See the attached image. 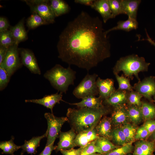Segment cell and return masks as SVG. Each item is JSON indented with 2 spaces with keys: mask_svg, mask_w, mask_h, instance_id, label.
<instances>
[{
  "mask_svg": "<svg viewBox=\"0 0 155 155\" xmlns=\"http://www.w3.org/2000/svg\"><path fill=\"white\" fill-rule=\"evenodd\" d=\"M98 17L82 11L59 35L58 57L88 71L111 56V44Z\"/></svg>",
  "mask_w": 155,
  "mask_h": 155,
  "instance_id": "cell-1",
  "label": "cell"
},
{
  "mask_svg": "<svg viewBox=\"0 0 155 155\" xmlns=\"http://www.w3.org/2000/svg\"><path fill=\"white\" fill-rule=\"evenodd\" d=\"M109 110L104 106L98 108H69L66 117L71 129L77 134L95 128Z\"/></svg>",
  "mask_w": 155,
  "mask_h": 155,
  "instance_id": "cell-2",
  "label": "cell"
},
{
  "mask_svg": "<svg viewBox=\"0 0 155 155\" xmlns=\"http://www.w3.org/2000/svg\"><path fill=\"white\" fill-rule=\"evenodd\" d=\"M19 50L22 65L28 68L31 73L40 75L41 71L33 53L27 49L21 48H19Z\"/></svg>",
  "mask_w": 155,
  "mask_h": 155,
  "instance_id": "cell-10",
  "label": "cell"
},
{
  "mask_svg": "<svg viewBox=\"0 0 155 155\" xmlns=\"http://www.w3.org/2000/svg\"><path fill=\"white\" fill-rule=\"evenodd\" d=\"M111 119L112 125L115 127H119L128 123L129 120L127 107L125 104L114 107Z\"/></svg>",
  "mask_w": 155,
  "mask_h": 155,
  "instance_id": "cell-12",
  "label": "cell"
},
{
  "mask_svg": "<svg viewBox=\"0 0 155 155\" xmlns=\"http://www.w3.org/2000/svg\"><path fill=\"white\" fill-rule=\"evenodd\" d=\"M24 19L23 18L16 25L10 26V31L15 41L18 44L26 40L28 38L27 32L24 25Z\"/></svg>",
  "mask_w": 155,
  "mask_h": 155,
  "instance_id": "cell-18",
  "label": "cell"
},
{
  "mask_svg": "<svg viewBox=\"0 0 155 155\" xmlns=\"http://www.w3.org/2000/svg\"><path fill=\"white\" fill-rule=\"evenodd\" d=\"M142 97V95L135 91H128L127 102L129 106L141 107L142 104L141 99Z\"/></svg>",
  "mask_w": 155,
  "mask_h": 155,
  "instance_id": "cell-36",
  "label": "cell"
},
{
  "mask_svg": "<svg viewBox=\"0 0 155 155\" xmlns=\"http://www.w3.org/2000/svg\"><path fill=\"white\" fill-rule=\"evenodd\" d=\"M110 9L113 18L120 14H124L121 0H108Z\"/></svg>",
  "mask_w": 155,
  "mask_h": 155,
  "instance_id": "cell-37",
  "label": "cell"
},
{
  "mask_svg": "<svg viewBox=\"0 0 155 155\" xmlns=\"http://www.w3.org/2000/svg\"><path fill=\"white\" fill-rule=\"evenodd\" d=\"M99 137L95 128L91 130L77 134L74 140L75 144L76 147H84L90 142L96 140Z\"/></svg>",
  "mask_w": 155,
  "mask_h": 155,
  "instance_id": "cell-17",
  "label": "cell"
},
{
  "mask_svg": "<svg viewBox=\"0 0 155 155\" xmlns=\"http://www.w3.org/2000/svg\"><path fill=\"white\" fill-rule=\"evenodd\" d=\"M26 24L29 29H34L39 26L47 24L40 16L35 13H32L28 18Z\"/></svg>",
  "mask_w": 155,
  "mask_h": 155,
  "instance_id": "cell-32",
  "label": "cell"
},
{
  "mask_svg": "<svg viewBox=\"0 0 155 155\" xmlns=\"http://www.w3.org/2000/svg\"><path fill=\"white\" fill-rule=\"evenodd\" d=\"M125 136L128 142L134 141L137 129L133 125L128 123L120 127Z\"/></svg>",
  "mask_w": 155,
  "mask_h": 155,
  "instance_id": "cell-33",
  "label": "cell"
},
{
  "mask_svg": "<svg viewBox=\"0 0 155 155\" xmlns=\"http://www.w3.org/2000/svg\"><path fill=\"white\" fill-rule=\"evenodd\" d=\"M96 84L99 90V97L104 100L107 99L116 90L113 79H102L98 77Z\"/></svg>",
  "mask_w": 155,
  "mask_h": 155,
  "instance_id": "cell-13",
  "label": "cell"
},
{
  "mask_svg": "<svg viewBox=\"0 0 155 155\" xmlns=\"http://www.w3.org/2000/svg\"><path fill=\"white\" fill-rule=\"evenodd\" d=\"M15 41L9 30L0 32V46L8 48L15 44Z\"/></svg>",
  "mask_w": 155,
  "mask_h": 155,
  "instance_id": "cell-34",
  "label": "cell"
},
{
  "mask_svg": "<svg viewBox=\"0 0 155 155\" xmlns=\"http://www.w3.org/2000/svg\"><path fill=\"white\" fill-rule=\"evenodd\" d=\"M29 7L32 13H36L40 16L47 24L55 22L56 17L50 6L49 0H24Z\"/></svg>",
  "mask_w": 155,
  "mask_h": 155,
  "instance_id": "cell-7",
  "label": "cell"
},
{
  "mask_svg": "<svg viewBox=\"0 0 155 155\" xmlns=\"http://www.w3.org/2000/svg\"><path fill=\"white\" fill-rule=\"evenodd\" d=\"M96 145L99 149L102 154L108 153L118 147L108 138L99 137L95 140Z\"/></svg>",
  "mask_w": 155,
  "mask_h": 155,
  "instance_id": "cell-27",
  "label": "cell"
},
{
  "mask_svg": "<svg viewBox=\"0 0 155 155\" xmlns=\"http://www.w3.org/2000/svg\"><path fill=\"white\" fill-rule=\"evenodd\" d=\"M127 110L129 120L134 125L139 124L143 119L141 107L131 105Z\"/></svg>",
  "mask_w": 155,
  "mask_h": 155,
  "instance_id": "cell-26",
  "label": "cell"
},
{
  "mask_svg": "<svg viewBox=\"0 0 155 155\" xmlns=\"http://www.w3.org/2000/svg\"><path fill=\"white\" fill-rule=\"evenodd\" d=\"M135 91L150 101L155 97V77L150 76L145 78L135 84L133 86Z\"/></svg>",
  "mask_w": 155,
  "mask_h": 155,
  "instance_id": "cell-9",
  "label": "cell"
},
{
  "mask_svg": "<svg viewBox=\"0 0 155 155\" xmlns=\"http://www.w3.org/2000/svg\"><path fill=\"white\" fill-rule=\"evenodd\" d=\"M11 77L3 68L0 67V90H4L7 85Z\"/></svg>",
  "mask_w": 155,
  "mask_h": 155,
  "instance_id": "cell-39",
  "label": "cell"
},
{
  "mask_svg": "<svg viewBox=\"0 0 155 155\" xmlns=\"http://www.w3.org/2000/svg\"><path fill=\"white\" fill-rule=\"evenodd\" d=\"M44 117L47 123L48 128L47 142L46 146L50 145L55 142L56 138L59 136L62 126L68 119L66 117H57L53 113H46Z\"/></svg>",
  "mask_w": 155,
  "mask_h": 155,
  "instance_id": "cell-8",
  "label": "cell"
},
{
  "mask_svg": "<svg viewBox=\"0 0 155 155\" xmlns=\"http://www.w3.org/2000/svg\"><path fill=\"white\" fill-rule=\"evenodd\" d=\"M125 155H131V154H130V153H129V154H127Z\"/></svg>",
  "mask_w": 155,
  "mask_h": 155,
  "instance_id": "cell-51",
  "label": "cell"
},
{
  "mask_svg": "<svg viewBox=\"0 0 155 155\" xmlns=\"http://www.w3.org/2000/svg\"><path fill=\"white\" fill-rule=\"evenodd\" d=\"M95 153L102 154L99 149L96 145L95 140L84 146L80 155H90Z\"/></svg>",
  "mask_w": 155,
  "mask_h": 155,
  "instance_id": "cell-38",
  "label": "cell"
},
{
  "mask_svg": "<svg viewBox=\"0 0 155 155\" xmlns=\"http://www.w3.org/2000/svg\"><path fill=\"white\" fill-rule=\"evenodd\" d=\"M112 125L111 118L105 117L101 119L95 128L98 135L111 140Z\"/></svg>",
  "mask_w": 155,
  "mask_h": 155,
  "instance_id": "cell-19",
  "label": "cell"
},
{
  "mask_svg": "<svg viewBox=\"0 0 155 155\" xmlns=\"http://www.w3.org/2000/svg\"><path fill=\"white\" fill-rule=\"evenodd\" d=\"M8 48L0 46V64L4 59Z\"/></svg>",
  "mask_w": 155,
  "mask_h": 155,
  "instance_id": "cell-45",
  "label": "cell"
},
{
  "mask_svg": "<svg viewBox=\"0 0 155 155\" xmlns=\"http://www.w3.org/2000/svg\"><path fill=\"white\" fill-rule=\"evenodd\" d=\"M14 137L12 136L9 140L0 142V148L2 150V154L15 155L14 152L21 148V146H17L14 143Z\"/></svg>",
  "mask_w": 155,
  "mask_h": 155,
  "instance_id": "cell-28",
  "label": "cell"
},
{
  "mask_svg": "<svg viewBox=\"0 0 155 155\" xmlns=\"http://www.w3.org/2000/svg\"><path fill=\"white\" fill-rule=\"evenodd\" d=\"M54 142L48 146H45L44 148L39 155H51L52 152L55 150L56 146H54Z\"/></svg>",
  "mask_w": 155,
  "mask_h": 155,
  "instance_id": "cell-44",
  "label": "cell"
},
{
  "mask_svg": "<svg viewBox=\"0 0 155 155\" xmlns=\"http://www.w3.org/2000/svg\"><path fill=\"white\" fill-rule=\"evenodd\" d=\"M102 100L100 97L95 96H90L82 99V100L78 102L68 103L70 105H75L78 108H98L104 106L102 104Z\"/></svg>",
  "mask_w": 155,
  "mask_h": 155,
  "instance_id": "cell-22",
  "label": "cell"
},
{
  "mask_svg": "<svg viewBox=\"0 0 155 155\" xmlns=\"http://www.w3.org/2000/svg\"><path fill=\"white\" fill-rule=\"evenodd\" d=\"M62 93L57 92L51 95H47L39 99L26 100V102H32L42 105L47 108L50 109L53 113V109L55 105L57 103L59 104L62 100Z\"/></svg>",
  "mask_w": 155,
  "mask_h": 155,
  "instance_id": "cell-14",
  "label": "cell"
},
{
  "mask_svg": "<svg viewBox=\"0 0 155 155\" xmlns=\"http://www.w3.org/2000/svg\"><path fill=\"white\" fill-rule=\"evenodd\" d=\"M145 31L146 32V38L145 39H143L142 40H145L148 41L151 44L153 45L155 47V40H152L151 38L150 37L149 35L147 30L146 29H145Z\"/></svg>",
  "mask_w": 155,
  "mask_h": 155,
  "instance_id": "cell-47",
  "label": "cell"
},
{
  "mask_svg": "<svg viewBox=\"0 0 155 155\" xmlns=\"http://www.w3.org/2000/svg\"><path fill=\"white\" fill-rule=\"evenodd\" d=\"M155 151L154 141L142 140L135 143L132 155H154Z\"/></svg>",
  "mask_w": 155,
  "mask_h": 155,
  "instance_id": "cell-16",
  "label": "cell"
},
{
  "mask_svg": "<svg viewBox=\"0 0 155 155\" xmlns=\"http://www.w3.org/2000/svg\"><path fill=\"white\" fill-rule=\"evenodd\" d=\"M49 4L56 17L66 14L70 10L68 4L63 0H50Z\"/></svg>",
  "mask_w": 155,
  "mask_h": 155,
  "instance_id": "cell-25",
  "label": "cell"
},
{
  "mask_svg": "<svg viewBox=\"0 0 155 155\" xmlns=\"http://www.w3.org/2000/svg\"><path fill=\"white\" fill-rule=\"evenodd\" d=\"M148 131L143 126L138 128L135 137V140H144L149 136Z\"/></svg>",
  "mask_w": 155,
  "mask_h": 155,
  "instance_id": "cell-40",
  "label": "cell"
},
{
  "mask_svg": "<svg viewBox=\"0 0 155 155\" xmlns=\"http://www.w3.org/2000/svg\"><path fill=\"white\" fill-rule=\"evenodd\" d=\"M18 45L15 43L8 48L4 59L0 64V67L3 69L10 77L23 65Z\"/></svg>",
  "mask_w": 155,
  "mask_h": 155,
  "instance_id": "cell-6",
  "label": "cell"
},
{
  "mask_svg": "<svg viewBox=\"0 0 155 155\" xmlns=\"http://www.w3.org/2000/svg\"><path fill=\"white\" fill-rule=\"evenodd\" d=\"M76 73L70 66L65 68L57 64L47 71L44 76L55 89L62 94H66L69 86L74 84Z\"/></svg>",
  "mask_w": 155,
  "mask_h": 155,
  "instance_id": "cell-4",
  "label": "cell"
},
{
  "mask_svg": "<svg viewBox=\"0 0 155 155\" xmlns=\"http://www.w3.org/2000/svg\"><path fill=\"white\" fill-rule=\"evenodd\" d=\"M94 1V0H75L74 1V2L77 3L90 6L91 7Z\"/></svg>",
  "mask_w": 155,
  "mask_h": 155,
  "instance_id": "cell-46",
  "label": "cell"
},
{
  "mask_svg": "<svg viewBox=\"0 0 155 155\" xmlns=\"http://www.w3.org/2000/svg\"><path fill=\"white\" fill-rule=\"evenodd\" d=\"M91 7L100 14L104 23L109 19L113 18L108 0H94Z\"/></svg>",
  "mask_w": 155,
  "mask_h": 155,
  "instance_id": "cell-15",
  "label": "cell"
},
{
  "mask_svg": "<svg viewBox=\"0 0 155 155\" xmlns=\"http://www.w3.org/2000/svg\"><path fill=\"white\" fill-rule=\"evenodd\" d=\"M143 119L146 121L155 118V106L151 103L144 102L141 106Z\"/></svg>",
  "mask_w": 155,
  "mask_h": 155,
  "instance_id": "cell-31",
  "label": "cell"
},
{
  "mask_svg": "<svg viewBox=\"0 0 155 155\" xmlns=\"http://www.w3.org/2000/svg\"><path fill=\"white\" fill-rule=\"evenodd\" d=\"M151 138L153 140H155V131L151 135Z\"/></svg>",
  "mask_w": 155,
  "mask_h": 155,
  "instance_id": "cell-48",
  "label": "cell"
},
{
  "mask_svg": "<svg viewBox=\"0 0 155 155\" xmlns=\"http://www.w3.org/2000/svg\"><path fill=\"white\" fill-rule=\"evenodd\" d=\"M134 141L128 142L125 144L118 147L110 152L102 155H125L133 151L134 147L133 145Z\"/></svg>",
  "mask_w": 155,
  "mask_h": 155,
  "instance_id": "cell-30",
  "label": "cell"
},
{
  "mask_svg": "<svg viewBox=\"0 0 155 155\" xmlns=\"http://www.w3.org/2000/svg\"><path fill=\"white\" fill-rule=\"evenodd\" d=\"M128 91L119 89L115 91L104 102L107 104L114 107L125 104L127 102Z\"/></svg>",
  "mask_w": 155,
  "mask_h": 155,
  "instance_id": "cell-23",
  "label": "cell"
},
{
  "mask_svg": "<svg viewBox=\"0 0 155 155\" xmlns=\"http://www.w3.org/2000/svg\"><path fill=\"white\" fill-rule=\"evenodd\" d=\"M84 147H80L77 149L62 150L60 151L62 155H80Z\"/></svg>",
  "mask_w": 155,
  "mask_h": 155,
  "instance_id": "cell-42",
  "label": "cell"
},
{
  "mask_svg": "<svg viewBox=\"0 0 155 155\" xmlns=\"http://www.w3.org/2000/svg\"><path fill=\"white\" fill-rule=\"evenodd\" d=\"M154 98V99L153 100V101L155 103V97Z\"/></svg>",
  "mask_w": 155,
  "mask_h": 155,
  "instance_id": "cell-50",
  "label": "cell"
},
{
  "mask_svg": "<svg viewBox=\"0 0 155 155\" xmlns=\"http://www.w3.org/2000/svg\"><path fill=\"white\" fill-rule=\"evenodd\" d=\"M138 27V23L137 20L128 18L125 21H120L117 23V25L105 31V33L107 34L111 31L121 30L129 32L133 30H136Z\"/></svg>",
  "mask_w": 155,
  "mask_h": 155,
  "instance_id": "cell-24",
  "label": "cell"
},
{
  "mask_svg": "<svg viewBox=\"0 0 155 155\" xmlns=\"http://www.w3.org/2000/svg\"><path fill=\"white\" fill-rule=\"evenodd\" d=\"M47 135V132L46 131L43 135L41 136L33 137L28 140H25L24 144L21 146V148L22 149L21 155H23L25 152L32 155L36 154L37 152V148L39 146L41 140L46 137Z\"/></svg>",
  "mask_w": 155,
  "mask_h": 155,
  "instance_id": "cell-20",
  "label": "cell"
},
{
  "mask_svg": "<svg viewBox=\"0 0 155 155\" xmlns=\"http://www.w3.org/2000/svg\"><path fill=\"white\" fill-rule=\"evenodd\" d=\"M98 75L96 73L87 74L73 92L77 98L83 99L90 96H95L99 94L96 84Z\"/></svg>",
  "mask_w": 155,
  "mask_h": 155,
  "instance_id": "cell-5",
  "label": "cell"
},
{
  "mask_svg": "<svg viewBox=\"0 0 155 155\" xmlns=\"http://www.w3.org/2000/svg\"><path fill=\"white\" fill-rule=\"evenodd\" d=\"M141 2L140 0H121L124 14L129 18L137 20L138 9Z\"/></svg>",
  "mask_w": 155,
  "mask_h": 155,
  "instance_id": "cell-21",
  "label": "cell"
},
{
  "mask_svg": "<svg viewBox=\"0 0 155 155\" xmlns=\"http://www.w3.org/2000/svg\"><path fill=\"white\" fill-rule=\"evenodd\" d=\"M77 134L72 129L66 132L61 131L59 141L55 149L56 152L62 150H69L76 147L74 140Z\"/></svg>",
  "mask_w": 155,
  "mask_h": 155,
  "instance_id": "cell-11",
  "label": "cell"
},
{
  "mask_svg": "<svg viewBox=\"0 0 155 155\" xmlns=\"http://www.w3.org/2000/svg\"><path fill=\"white\" fill-rule=\"evenodd\" d=\"M111 140L118 146H123L128 143L120 127L113 129Z\"/></svg>",
  "mask_w": 155,
  "mask_h": 155,
  "instance_id": "cell-29",
  "label": "cell"
},
{
  "mask_svg": "<svg viewBox=\"0 0 155 155\" xmlns=\"http://www.w3.org/2000/svg\"><path fill=\"white\" fill-rule=\"evenodd\" d=\"M90 155H102V154L98 153H95Z\"/></svg>",
  "mask_w": 155,
  "mask_h": 155,
  "instance_id": "cell-49",
  "label": "cell"
},
{
  "mask_svg": "<svg viewBox=\"0 0 155 155\" xmlns=\"http://www.w3.org/2000/svg\"><path fill=\"white\" fill-rule=\"evenodd\" d=\"M143 125L148 131L149 136H151L155 131V120H146Z\"/></svg>",
  "mask_w": 155,
  "mask_h": 155,
  "instance_id": "cell-41",
  "label": "cell"
},
{
  "mask_svg": "<svg viewBox=\"0 0 155 155\" xmlns=\"http://www.w3.org/2000/svg\"><path fill=\"white\" fill-rule=\"evenodd\" d=\"M9 24L7 20L5 17H0V32L8 30L10 27Z\"/></svg>",
  "mask_w": 155,
  "mask_h": 155,
  "instance_id": "cell-43",
  "label": "cell"
},
{
  "mask_svg": "<svg viewBox=\"0 0 155 155\" xmlns=\"http://www.w3.org/2000/svg\"><path fill=\"white\" fill-rule=\"evenodd\" d=\"M118 84V89L127 91L133 90V86L131 84L129 79L122 75L119 76L118 74L115 75Z\"/></svg>",
  "mask_w": 155,
  "mask_h": 155,
  "instance_id": "cell-35",
  "label": "cell"
},
{
  "mask_svg": "<svg viewBox=\"0 0 155 155\" xmlns=\"http://www.w3.org/2000/svg\"><path fill=\"white\" fill-rule=\"evenodd\" d=\"M150 64L144 57L132 54L120 58L113 67V71L115 75L122 71L125 77L132 80L135 76L140 81L138 73L147 71Z\"/></svg>",
  "mask_w": 155,
  "mask_h": 155,
  "instance_id": "cell-3",
  "label": "cell"
}]
</instances>
